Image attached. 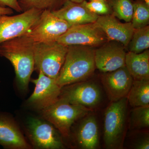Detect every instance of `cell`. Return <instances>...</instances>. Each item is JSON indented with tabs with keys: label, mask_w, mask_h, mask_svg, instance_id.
I'll return each mask as SVG.
<instances>
[{
	"label": "cell",
	"mask_w": 149,
	"mask_h": 149,
	"mask_svg": "<svg viewBox=\"0 0 149 149\" xmlns=\"http://www.w3.org/2000/svg\"><path fill=\"white\" fill-rule=\"evenodd\" d=\"M34 42L26 35L0 44V56L8 60L14 68L17 84L22 92H27L35 70Z\"/></svg>",
	"instance_id": "cell-1"
},
{
	"label": "cell",
	"mask_w": 149,
	"mask_h": 149,
	"mask_svg": "<svg viewBox=\"0 0 149 149\" xmlns=\"http://www.w3.org/2000/svg\"><path fill=\"white\" fill-rule=\"evenodd\" d=\"M95 48L86 46H68L65 60L56 82L61 88L86 81L95 72Z\"/></svg>",
	"instance_id": "cell-2"
},
{
	"label": "cell",
	"mask_w": 149,
	"mask_h": 149,
	"mask_svg": "<svg viewBox=\"0 0 149 149\" xmlns=\"http://www.w3.org/2000/svg\"><path fill=\"white\" fill-rule=\"evenodd\" d=\"M128 100L126 97L111 102L105 111L104 141L107 148H122L126 133Z\"/></svg>",
	"instance_id": "cell-3"
},
{
	"label": "cell",
	"mask_w": 149,
	"mask_h": 149,
	"mask_svg": "<svg viewBox=\"0 0 149 149\" xmlns=\"http://www.w3.org/2000/svg\"><path fill=\"white\" fill-rule=\"evenodd\" d=\"M92 109L70 103L61 98L52 105L40 111L41 117L52 124L62 137L69 138L74 123L85 117Z\"/></svg>",
	"instance_id": "cell-4"
},
{
	"label": "cell",
	"mask_w": 149,
	"mask_h": 149,
	"mask_svg": "<svg viewBox=\"0 0 149 149\" xmlns=\"http://www.w3.org/2000/svg\"><path fill=\"white\" fill-rule=\"evenodd\" d=\"M24 130L32 148H64L61 134L52 124L41 116L28 117L24 124Z\"/></svg>",
	"instance_id": "cell-5"
},
{
	"label": "cell",
	"mask_w": 149,
	"mask_h": 149,
	"mask_svg": "<svg viewBox=\"0 0 149 149\" xmlns=\"http://www.w3.org/2000/svg\"><path fill=\"white\" fill-rule=\"evenodd\" d=\"M68 46L57 42L34 43L35 70L56 79L65 60Z\"/></svg>",
	"instance_id": "cell-6"
},
{
	"label": "cell",
	"mask_w": 149,
	"mask_h": 149,
	"mask_svg": "<svg viewBox=\"0 0 149 149\" xmlns=\"http://www.w3.org/2000/svg\"><path fill=\"white\" fill-rule=\"evenodd\" d=\"M71 26L52 12L42 11L39 19L25 34L34 43L56 42Z\"/></svg>",
	"instance_id": "cell-7"
},
{
	"label": "cell",
	"mask_w": 149,
	"mask_h": 149,
	"mask_svg": "<svg viewBox=\"0 0 149 149\" xmlns=\"http://www.w3.org/2000/svg\"><path fill=\"white\" fill-rule=\"evenodd\" d=\"M107 41L106 36L95 22L71 26L57 40L67 46H86L95 48Z\"/></svg>",
	"instance_id": "cell-8"
},
{
	"label": "cell",
	"mask_w": 149,
	"mask_h": 149,
	"mask_svg": "<svg viewBox=\"0 0 149 149\" xmlns=\"http://www.w3.org/2000/svg\"><path fill=\"white\" fill-rule=\"evenodd\" d=\"M42 11L31 8L13 16L0 17V44L25 35L37 23Z\"/></svg>",
	"instance_id": "cell-9"
},
{
	"label": "cell",
	"mask_w": 149,
	"mask_h": 149,
	"mask_svg": "<svg viewBox=\"0 0 149 149\" xmlns=\"http://www.w3.org/2000/svg\"><path fill=\"white\" fill-rule=\"evenodd\" d=\"M38 72V78L31 80L35 88L26 101V105L31 109L40 111L58 100L62 88L58 85L56 79L48 77L41 70Z\"/></svg>",
	"instance_id": "cell-10"
},
{
	"label": "cell",
	"mask_w": 149,
	"mask_h": 149,
	"mask_svg": "<svg viewBox=\"0 0 149 149\" xmlns=\"http://www.w3.org/2000/svg\"><path fill=\"white\" fill-rule=\"evenodd\" d=\"M59 98L70 103L92 109L100 102L102 94L95 83L84 81L63 87Z\"/></svg>",
	"instance_id": "cell-11"
},
{
	"label": "cell",
	"mask_w": 149,
	"mask_h": 149,
	"mask_svg": "<svg viewBox=\"0 0 149 149\" xmlns=\"http://www.w3.org/2000/svg\"><path fill=\"white\" fill-rule=\"evenodd\" d=\"M125 48L115 41H107L95 50L96 68L102 73L125 66Z\"/></svg>",
	"instance_id": "cell-12"
},
{
	"label": "cell",
	"mask_w": 149,
	"mask_h": 149,
	"mask_svg": "<svg viewBox=\"0 0 149 149\" xmlns=\"http://www.w3.org/2000/svg\"><path fill=\"white\" fill-rule=\"evenodd\" d=\"M100 80L111 102L127 97L133 81L125 66L111 72L102 73Z\"/></svg>",
	"instance_id": "cell-13"
},
{
	"label": "cell",
	"mask_w": 149,
	"mask_h": 149,
	"mask_svg": "<svg viewBox=\"0 0 149 149\" xmlns=\"http://www.w3.org/2000/svg\"><path fill=\"white\" fill-rule=\"evenodd\" d=\"M0 146L6 149H31L17 123L8 113L0 111Z\"/></svg>",
	"instance_id": "cell-14"
},
{
	"label": "cell",
	"mask_w": 149,
	"mask_h": 149,
	"mask_svg": "<svg viewBox=\"0 0 149 149\" xmlns=\"http://www.w3.org/2000/svg\"><path fill=\"white\" fill-rule=\"evenodd\" d=\"M108 41H115L127 48L134 29L131 22L123 23L112 14L99 16L95 22Z\"/></svg>",
	"instance_id": "cell-15"
},
{
	"label": "cell",
	"mask_w": 149,
	"mask_h": 149,
	"mask_svg": "<svg viewBox=\"0 0 149 149\" xmlns=\"http://www.w3.org/2000/svg\"><path fill=\"white\" fill-rule=\"evenodd\" d=\"M52 12L71 26L95 22L99 16L87 9L83 2L77 3L70 0L67 1L60 8Z\"/></svg>",
	"instance_id": "cell-16"
},
{
	"label": "cell",
	"mask_w": 149,
	"mask_h": 149,
	"mask_svg": "<svg viewBox=\"0 0 149 149\" xmlns=\"http://www.w3.org/2000/svg\"><path fill=\"white\" fill-rule=\"evenodd\" d=\"M85 118L75 131V141L82 149H97L100 145V141L97 119L93 116Z\"/></svg>",
	"instance_id": "cell-17"
},
{
	"label": "cell",
	"mask_w": 149,
	"mask_h": 149,
	"mask_svg": "<svg viewBox=\"0 0 149 149\" xmlns=\"http://www.w3.org/2000/svg\"><path fill=\"white\" fill-rule=\"evenodd\" d=\"M125 66L133 80H149V51L126 53Z\"/></svg>",
	"instance_id": "cell-18"
},
{
	"label": "cell",
	"mask_w": 149,
	"mask_h": 149,
	"mask_svg": "<svg viewBox=\"0 0 149 149\" xmlns=\"http://www.w3.org/2000/svg\"><path fill=\"white\" fill-rule=\"evenodd\" d=\"M126 98L133 107L149 106V80H133Z\"/></svg>",
	"instance_id": "cell-19"
},
{
	"label": "cell",
	"mask_w": 149,
	"mask_h": 149,
	"mask_svg": "<svg viewBox=\"0 0 149 149\" xmlns=\"http://www.w3.org/2000/svg\"><path fill=\"white\" fill-rule=\"evenodd\" d=\"M127 48L128 52L139 54L146 50L149 48V25L134 29Z\"/></svg>",
	"instance_id": "cell-20"
},
{
	"label": "cell",
	"mask_w": 149,
	"mask_h": 149,
	"mask_svg": "<svg viewBox=\"0 0 149 149\" xmlns=\"http://www.w3.org/2000/svg\"><path fill=\"white\" fill-rule=\"evenodd\" d=\"M112 14L125 22H131L133 16V1L132 0H107Z\"/></svg>",
	"instance_id": "cell-21"
},
{
	"label": "cell",
	"mask_w": 149,
	"mask_h": 149,
	"mask_svg": "<svg viewBox=\"0 0 149 149\" xmlns=\"http://www.w3.org/2000/svg\"><path fill=\"white\" fill-rule=\"evenodd\" d=\"M68 0H19L22 12L31 8L53 12L61 8Z\"/></svg>",
	"instance_id": "cell-22"
},
{
	"label": "cell",
	"mask_w": 149,
	"mask_h": 149,
	"mask_svg": "<svg viewBox=\"0 0 149 149\" xmlns=\"http://www.w3.org/2000/svg\"><path fill=\"white\" fill-rule=\"evenodd\" d=\"M134 29L149 25V5L143 0L133 1V16L131 21Z\"/></svg>",
	"instance_id": "cell-23"
},
{
	"label": "cell",
	"mask_w": 149,
	"mask_h": 149,
	"mask_svg": "<svg viewBox=\"0 0 149 149\" xmlns=\"http://www.w3.org/2000/svg\"><path fill=\"white\" fill-rule=\"evenodd\" d=\"M129 118V127L132 130H141L149 127V106L134 107Z\"/></svg>",
	"instance_id": "cell-24"
},
{
	"label": "cell",
	"mask_w": 149,
	"mask_h": 149,
	"mask_svg": "<svg viewBox=\"0 0 149 149\" xmlns=\"http://www.w3.org/2000/svg\"><path fill=\"white\" fill-rule=\"evenodd\" d=\"M85 7L90 11L99 16L111 14V8L107 0H95L83 1Z\"/></svg>",
	"instance_id": "cell-25"
},
{
	"label": "cell",
	"mask_w": 149,
	"mask_h": 149,
	"mask_svg": "<svg viewBox=\"0 0 149 149\" xmlns=\"http://www.w3.org/2000/svg\"><path fill=\"white\" fill-rule=\"evenodd\" d=\"M19 0H0V6L10 8L18 13L22 12L19 6Z\"/></svg>",
	"instance_id": "cell-26"
},
{
	"label": "cell",
	"mask_w": 149,
	"mask_h": 149,
	"mask_svg": "<svg viewBox=\"0 0 149 149\" xmlns=\"http://www.w3.org/2000/svg\"><path fill=\"white\" fill-rule=\"evenodd\" d=\"M133 148L136 149H149V139L148 135L136 140L133 143Z\"/></svg>",
	"instance_id": "cell-27"
},
{
	"label": "cell",
	"mask_w": 149,
	"mask_h": 149,
	"mask_svg": "<svg viewBox=\"0 0 149 149\" xmlns=\"http://www.w3.org/2000/svg\"><path fill=\"white\" fill-rule=\"evenodd\" d=\"M13 10L7 7L0 6V17L6 15H10L13 13Z\"/></svg>",
	"instance_id": "cell-28"
},
{
	"label": "cell",
	"mask_w": 149,
	"mask_h": 149,
	"mask_svg": "<svg viewBox=\"0 0 149 149\" xmlns=\"http://www.w3.org/2000/svg\"><path fill=\"white\" fill-rule=\"evenodd\" d=\"M70 1L75 3H80L83 2V1H85V0H70Z\"/></svg>",
	"instance_id": "cell-29"
},
{
	"label": "cell",
	"mask_w": 149,
	"mask_h": 149,
	"mask_svg": "<svg viewBox=\"0 0 149 149\" xmlns=\"http://www.w3.org/2000/svg\"><path fill=\"white\" fill-rule=\"evenodd\" d=\"M143 1H144L148 5H149V0H143Z\"/></svg>",
	"instance_id": "cell-30"
},
{
	"label": "cell",
	"mask_w": 149,
	"mask_h": 149,
	"mask_svg": "<svg viewBox=\"0 0 149 149\" xmlns=\"http://www.w3.org/2000/svg\"><path fill=\"white\" fill-rule=\"evenodd\" d=\"M90 1H95V0H90Z\"/></svg>",
	"instance_id": "cell-31"
}]
</instances>
